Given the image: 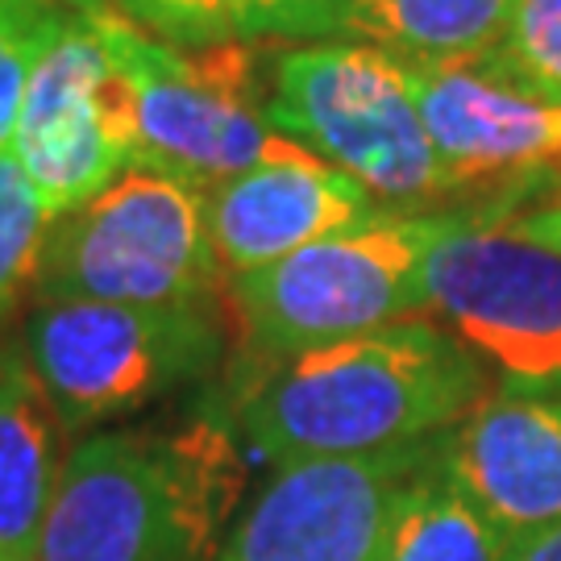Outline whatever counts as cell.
<instances>
[{
    "mask_svg": "<svg viewBox=\"0 0 561 561\" xmlns=\"http://www.w3.org/2000/svg\"><path fill=\"white\" fill-rule=\"evenodd\" d=\"M486 391V366L449 329L416 317L287 358H245L225 412L259 458L287 466L433 442Z\"/></svg>",
    "mask_w": 561,
    "mask_h": 561,
    "instance_id": "obj_1",
    "label": "cell"
},
{
    "mask_svg": "<svg viewBox=\"0 0 561 561\" xmlns=\"http://www.w3.org/2000/svg\"><path fill=\"white\" fill-rule=\"evenodd\" d=\"M238 442L225 403L83 437L62 461L34 561H213L241 512Z\"/></svg>",
    "mask_w": 561,
    "mask_h": 561,
    "instance_id": "obj_2",
    "label": "cell"
},
{
    "mask_svg": "<svg viewBox=\"0 0 561 561\" xmlns=\"http://www.w3.org/2000/svg\"><path fill=\"white\" fill-rule=\"evenodd\" d=\"M271 125L333 162L387 213H442L454 196L416 104L412 67L366 42H312L275 55Z\"/></svg>",
    "mask_w": 561,
    "mask_h": 561,
    "instance_id": "obj_3",
    "label": "cell"
},
{
    "mask_svg": "<svg viewBox=\"0 0 561 561\" xmlns=\"http://www.w3.org/2000/svg\"><path fill=\"white\" fill-rule=\"evenodd\" d=\"M454 213H379L229 279L245 358H287L424 317V266Z\"/></svg>",
    "mask_w": 561,
    "mask_h": 561,
    "instance_id": "obj_4",
    "label": "cell"
},
{
    "mask_svg": "<svg viewBox=\"0 0 561 561\" xmlns=\"http://www.w3.org/2000/svg\"><path fill=\"white\" fill-rule=\"evenodd\" d=\"M138 101V162L213 192L254 167L300 162L312 150L266 117L271 80L259 42L175 46L101 9Z\"/></svg>",
    "mask_w": 561,
    "mask_h": 561,
    "instance_id": "obj_5",
    "label": "cell"
},
{
    "mask_svg": "<svg viewBox=\"0 0 561 561\" xmlns=\"http://www.w3.org/2000/svg\"><path fill=\"white\" fill-rule=\"evenodd\" d=\"M229 296L208 192L129 167L101 196L62 213L38 266L34 300H104L146 308H217Z\"/></svg>",
    "mask_w": 561,
    "mask_h": 561,
    "instance_id": "obj_6",
    "label": "cell"
},
{
    "mask_svg": "<svg viewBox=\"0 0 561 561\" xmlns=\"http://www.w3.org/2000/svg\"><path fill=\"white\" fill-rule=\"evenodd\" d=\"M21 345L67 433H92L204 382L225 362L217 308L34 300Z\"/></svg>",
    "mask_w": 561,
    "mask_h": 561,
    "instance_id": "obj_7",
    "label": "cell"
},
{
    "mask_svg": "<svg viewBox=\"0 0 561 561\" xmlns=\"http://www.w3.org/2000/svg\"><path fill=\"white\" fill-rule=\"evenodd\" d=\"M424 317L503 387L561 391V250L516 217L454 213L424 266Z\"/></svg>",
    "mask_w": 561,
    "mask_h": 561,
    "instance_id": "obj_8",
    "label": "cell"
},
{
    "mask_svg": "<svg viewBox=\"0 0 561 561\" xmlns=\"http://www.w3.org/2000/svg\"><path fill=\"white\" fill-rule=\"evenodd\" d=\"M50 217L101 196L138 162V101L101 9L62 21L21 96L13 146Z\"/></svg>",
    "mask_w": 561,
    "mask_h": 561,
    "instance_id": "obj_9",
    "label": "cell"
},
{
    "mask_svg": "<svg viewBox=\"0 0 561 561\" xmlns=\"http://www.w3.org/2000/svg\"><path fill=\"white\" fill-rule=\"evenodd\" d=\"M433 442L275 466L213 561H379L396 495L433 454Z\"/></svg>",
    "mask_w": 561,
    "mask_h": 561,
    "instance_id": "obj_10",
    "label": "cell"
},
{
    "mask_svg": "<svg viewBox=\"0 0 561 561\" xmlns=\"http://www.w3.org/2000/svg\"><path fill=\"white\" fill-rule=\"evenodd\" d=\"M416 104L454 196L516 204L561 162V101L503 76L491 59L412 67Z\"/></svg>",
    "mask_w": 561,
    "mask_h": 561,
    "instance_id": "obj_11",
    "label": "cell"
},
{
    "mask_svg": "<svg viewBox=\"0 0 561 561\" xmlns=\"http://www.w3.org/2000/svg\"><path fill=\"white\" fill-rule=\"evenodd\" d=\"M437 461L507 541L561 524V391H486L437 437Z\"/></svg>",
    "mask_w": 561,
    "mask_h": 561,
    "instance_id": "obj_12",
    "label": "cell"
},
{
    "mask_svg": "<svg viewBox=\"0 0 561 561\" xmlns=\"http://www.w3.org/2000/svg\"><path fill=\"white\" fill-rule=\"evenodd\" d=\"M387 213L354 175L308 154L254 167L208 192V229L229 279L254 275L312 241Z\"/></svg>",
    "mask_w": 561,
    "mask_h": 561,
    "instance_id": "obj_13",
    "label": "cell"
},
{
    "mask_svg": "<svg viewBox=\"0 0 561 561\" xmlns=\"http://www.w3.org/2000/svg\"><path fill=\"white\" fill-rule=\"evenodd\" d=\"M62 428L21 337L0 329V561H34L62 474Z\"/></svg>",
    "mask_w": 561,
    "mask_h": 561,
    "instance_id": "obj_14",
    "label": "cell"
},
{
    "mask_svg": "<svg viewBox=\"0 0 561 561\" xmlns=\"http://www.w3.org/2000/svg\"><path fill=\"white\" fill-rule=\"evenodd\" d=\"M516 0H362L345 42L379 46L403 67H454L486 59L507 34Z\"/></svg>",
    "mask_w": 561,
    "mask_h": 561,
    "instance_id": "obj_15",
    "label": "cell"
},
{
    "mask_svg": "<svg viewBox=\"0 0 561 561\" xmlns=\"http://www.w3.org/2000/svg\"><path fill=\"white\" fill-rule=\"evenodd\" d=\"M507 549L512 541L449 482L433 442V454L396 495L379 561H503Z\"/></svg>",
    "mask_w": 561,
    "mask_h": 561,
    "instance_id": "obj_16",
    "label": "cell"
},
{
    "mask_svg": "<svg viewBox=\"0 0 561 561\" xmlns=\"http://www.w3.org/2000/svg\"><path fill=\"white\" fill-rule=\"evenodd\" d=\"M55 217L13 150H0V329L38 287V266Z\"/></svg>",
    "mask_w": 561,
    "mask_h": 561,
    "instance_id": "obj_17",
    "label": "cell"
},
{
    "mask_svg": "<svg viewBox=\"0 0 561 561\" xmlns=\"http://www.w3.org/2000/svg\"><path fill=\"white\" fill-rule=\"evenodd\" d=\"M486 59L524 88L561 101V0H516L507 34Z\"/></svg>",
    "mask_w": 561,
    "mask_h": 561,
    "instance_id": "obj_18",
    "label": "cell"
},
{
    "mask_svg": "<svg viewBox=\"0 0 561 561\" xmlns=\"http://www.w3.org/2000/svg\"><path fill=\"white\" fill-rule=\"evenodd\" d=\"M67 18L71 13L46 9L38 0L0 4V150L13 146L30 71H34V62L42 59V50L50 46V38L59 34Z\"/></svg>",
    "mask_w": 561,
    "mask_h": 561,
    "instance_id": "obj_19",
    "label": "cell"
},
{
    "mask_svg": "<svg viewBox=\"0 0 561 561\" xmlns=\"http://www.w3.org/2000/svg\"><path fill=\"white\" fill-rule=\"evenodd\" d=\"M121 18L175 46H217L241 38V0H113Z\"/></svg>",
    "mask_w": 561,
    "mask_h": 561,
    "instance_id": "obj_20",
    "label": "cell"
},
{
    "mask_svg": "<svg viewBox=\"0 0 561 561\" xmlns=\"http://www.w3.org/2000/svg\"><path fill=\"white\" fill-rule=\"evenodd\" d=\"M362 0H241L245 42H333Z\"/></svg>",
    "mask_w": 561,
    "mask_h": 561,
    "instance_id": "obj_21",
    "label": "cell"
},
{
    "mask_svg": "<svg viewBox=\"0 0 561 561\" xmlns=\"http://www.w3.org/2000/svg\"><path fill=\"white\" fill-rule=\"evenodd\" d=\"M503 561H561V524L541 528V533H533V537H520V541H512V549H507V558Z\"/></svg>",
    "mask_w": 561,
    "mask_h": 561,
    "instance_id": "obj_22",
    "label": "cell"
},
{
    "mask_svg": "<svg viewBox=\"0 0 561 561\" xmlns=\"http://www.w3.org/2000/svg\"><path fill=\"white\" fill-rule=\"evenodd\" d=\"M46 9H59V13H76V18H88L96 9H108L113 0H42Z\"/></svg>",
    "mask_w": 561,
    "mask_h": 561,
    "instance_id": "obj_23",
    "label": "cell"
},
{
    "mask_svg": "<svg viewBox=\"0 0 561 561\" xmlns=\"http://www.w3.org/2000/svg\"><path fill=\"white\" fill-rule=\"evenodd\" d=\"M533 192H537L541 201H549V204H561V162L549 171V175H545L541 183H537V187H533ZM533 192H528V196H533ZM520 201H524V196H520Z\"/></svg>",
    "mask_w": 561,
    "mask_h": 561,
    "instance_id": "obj_24",
    "label": "cell"
},
{
    "mask_svg": "<svg viewBox=\"0 0 561 561\" xmlns=\"http://www.w3.org/2000/svg\"><path fill=\"white\" fill-rule=\"evenodd\" d=\"M0 4H30V0H0ZM42 4V0H38Z\"/></svg>",
    "mask_w": 561,
    "mask_h": 561,
    "instance_id": "obj_25",
    "label": "cell"
}]
</instances>
